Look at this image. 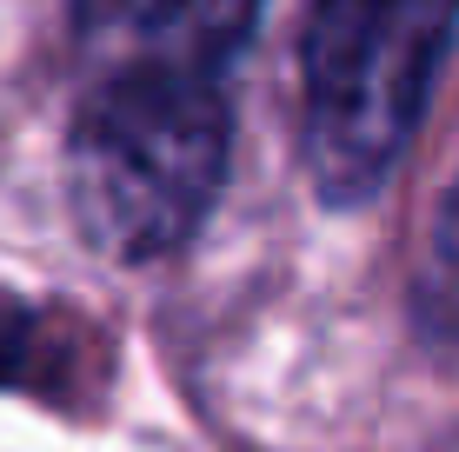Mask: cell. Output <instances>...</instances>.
<instances>
[{"label": "cell", "mask_w": 459, "mask_h": 452, "mask_svg": "<svg viewBox=\"0 0 459 452\" xmlns=\"http://www.w3.org/2000/svg\"><path fill=\"white\" fill-rule=\"evenodd\" d=\"M227 140L233 127L213 81H93L67 133V200L87 246L107 260H153L180 246L227 180Z\"/></svg>", "instance_id": "1"}, {"label": "cell", "mask_w": 459, "mask_h": 452, "mask_svg": "<svg viewBox=\"0 0 459 452\" xmlns=\"http://www.w3.org/2000/svg\"><path fill=\"white\" fill-rule=\"evenodd\" d=\"M459 0H313L299 40L307 166L326 200H367L406 153Z\"/></svg>", "instance_id": "2"}, {"label": "cell", "mask_w": 459, "mask_h": 452, "mask_svg": "<svg viewBox=\"0 0 459 452\" xmlns=\"http://www.w3.org/2000/svg\"><path fill=\"white\" fill-rule=\"evenodd\" d=\"M253 7L260 0H74V47L93 81H213V67L247 40Z\"/></svg>", "instance_id": "3"}, {"label": "cell", "mask_w": 459, "mask_h": 452, "mask_svg": "<svg viewBox=\"0 0 459 452\" xmlns=\"http://www.w3.org/2000/svg\"><path fill=\"white\" fill-rule=\"evenodd\" d=\"M426 313H433V326L459 333V193H453V207L439 213V233H433V267H426Z\"/></svg>", "instance_id": "4"}]
</instances>
